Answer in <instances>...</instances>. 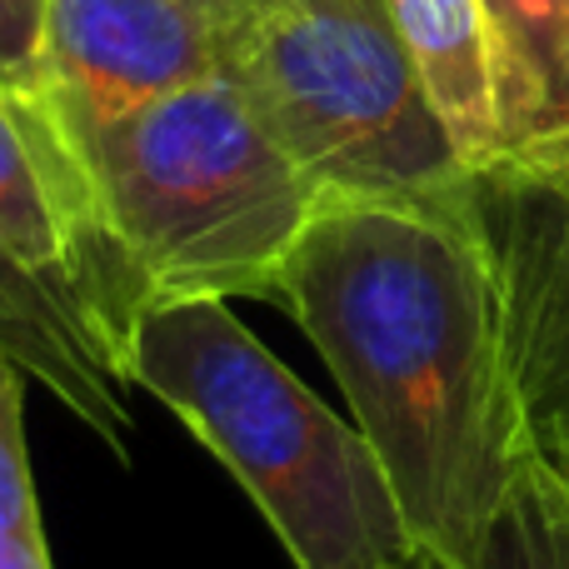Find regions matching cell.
I'll use <instances>...</instances> for the list:
<instances>
[{
	"mask_svg": "<svg viewBox=\"0 0 569 569\" xmlns=\"http://www.w3.org/2000/svg\"><path fill=\"white\" fill-rule=\"evenodd\" d=\"M276 300L310 335L430 569H475L525 460L475 186L455 200L320 196Z\"/></svg>",
	"mask_w": 569,
	"mask_h": 569,
	"instance_id": "6da1fadb",
	"label": "cell"
},
{
	"mask_svg": "<svg viewBox=\"0 0 569 569\" xmlns=\"http://www.w3.org/2000/svg\"><path fill=\"white\" fill-rule=\"evenodd\" d=\"M50 120L106 250L126 335L166 305L276 300L284 256L320 196L230 76L110 120H60L56 110Z\"/></svg>",
	"mask_w": 569,
	"mask_h": 569,
	"instance_id": "7a4b0ae2",
	"label": "cell"
},
{
	"mask_svg": "<svg viewBox=\"0 0 569 569\" xmlns=\"http://www.w3.org/2000/svg\"><path fill=\"white\" fill-rule=\"evenodd\" d=\"M120 380L150 390L256 500L295 569H410L420 555L375 450L290 365L240 325L230 300L146 310Z\"/></svg>",
	"mask_w": 569,
	"mask_h": 569,
	"instance_id": "3957f363",
	"label": "cell"
},
{
	"mask_svg": "<svg viewBox=\"0 0 569 569\" xmlns=\"http://www.w3.org/2000/svg\"><path fill=\"white\" fill-rule=\"evenodd\" d=\"M220 76L240 86L315 196L455 200L475 186L390 0H240Z\"/></svg>",
	"mask_w": 569,
	"mask_h": 569,
	"instance_id": "277c9868",
	"label": "cell"
},
{
	"mask_svg": "<svg viewBox=\"0 0 569 569\" xmlns=\"http://www.w3.org/2000/svg\"><path fill=\"white\" fill-rule=\"evenodd\" d=\"M505 355L535 460H569V166H495L475 176Z\"/></svg>",
	"mask_w": 569,
	"mask_h": 569,
	"instance_id": "5b68a950",
	"label": "cell"
},
{
	"mask_svg": "<svg viewBox=\"0 0 569 569\" xmlns=\"http://www.w3.org/2000/svg\"><path fill=\"white\" fill-rule=\"evenodd\" d=\"M240 0H46L36 96L60 120H110L226 70Z\"/></svg>",
	"mask_w": 569,
	"mask_h": 569,
	"instance_id": "8992f818",
	"label": "cell"
},
{
	"mask_svg": "<svg viewBox=\"0 0 569 569\" xmlns=\"http://www.w3.org/2000/svg\"><path fill=\"white\" fill-rule=\"evenodd\" d=\"M0 246L30 270L120 375L126 315L86 216L76 166L36 90L0 86Z\"/></svg>",
	"mask_w": 569,
	"mask_h": 569,
	"instance_id": "52a82bcc",
	"label": "cell"
},
{
	"mask_svg": "<svg viewBox=\"0 0 569 569\" xmlns=\"http://www.w3.org/2000/svg\"><path fill=\"white\" fill-rule=\"evenodd\" d=\"M0 355L56 405H66L96 440H106L116 455L130 450L136 435L126 400L130 385L110 370L66 305L6 256V246H0Z\"/></svg>",
	"mask_w": 569,
	"mask_h": 569,
	"instance_id": "ba28073f",
	"label": "cell"
},
{
	"mask_svg": "<svg viewBox=\"0 0 569 569\" xmlns=\"http://www.w3.org/2000/svg\"><path fill=\"white\" fill-rule=\"evenodd\" d=\"M480 16L505 136L500 166H569V0H480Z\"/></svg>",
	"mask_w": 569,
	"mask_h": 569,
	"instance_id": "9c48e42d",
	"label": "cell"
},
{
	"mask_svg": "<svg viewBox=\"0 0 569 569\" xmlns=\"http://www.w3.org/2000/svg\"><path fill=\"white\" fill-rule=\"evenodd\" d=\"M410 66L440 116L460 160L480 170L505 160L500 110H495V70H490V30L480 0H390Z\"/></svg>",
	"mask_w": 569,
	"mask_h": 569,
	"instance_id": "30bf717a",
	"label": "cell"
},
{
	"mask_svg": "<svg viewBox=\"0 0 569 569\" xmlns=\"http://www.w3.org/2000/svg\"><path fill=\"white\" fill-rule=\"evenodd\" d=\"M475 569H569V485L545 460L515 470Z\"/></svg>",
	"mask_w": 569,
	"mask_h": 569,
	"instance_id": "8fae6325",
	"label": "cell"
},
{
	"mask_svg": "<svg viewBox=\"0 0 569 569\" xmlns=\"http://www.w3.org/2000/svg\"><path fill=\"white\" fill-rule=\"evenodd\" d=\"M20 395H26V375L0 355V569H50L36 480L26 460Z\"/></svg>",
	"mask_w": 569,
	"mask_h": 569,
	"instance_id": "7c38bea8",
	"label": "cell"
},
{
	"mask_svg": "<svg viewBox=\"0 0 569 569\" xmlns=\"http://www.w3.org/2000/svg\"><path fill=\"white\" fill-rule=\"evenodd\" d=\"M46 56V0H0V86L36 90Z\"/></svg>",
	"mask_w": 569,
	"mask_h": 569,
	"instance_id": "4fadbf2b",
	"label": "cell"
},
{
	"mask_svg": "<svg viewBox=\"0 0 569 569\" xmlns=\"http://www.w3.org/2000/svg\"><path fill=\"white\" fill-rule=\"evenodd\" d=\"M550 470H555V475H560V480L569 485V460H560V465H550Z\"/></svg>",
	"mask_w": 569,
	"mask_h": 569,
	"instance_id": "5bb4252c",
	"label": "cell"
},
{
	"mask_svg": "<svg viewBox=\"0 0 569 569\" xmlns=\"http://www.w3.org/2000/svg\"><path fill=\"white\" fill-rule=\"evenodd\" d=\"M410 569H430V565H425V560H415V565H410Z\"/></svg>",
	"mask_w": 569,
	"mask_h": 569,
	"instance_id": "9a60e30c",
	"label": "cell"
}]
</instances>
